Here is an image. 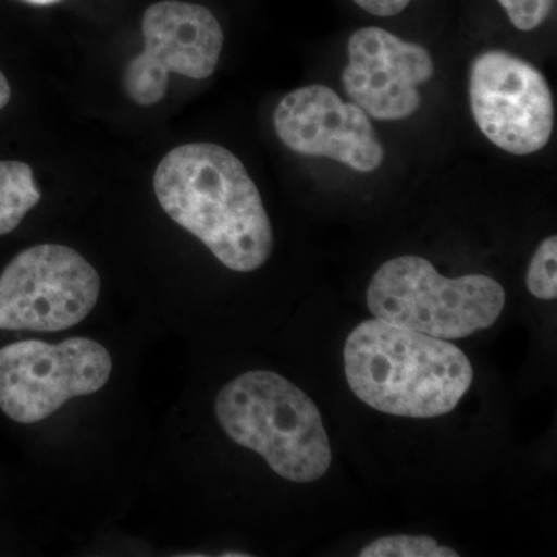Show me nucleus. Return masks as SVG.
<instances>
[{"instance_id": "obj_7", "label": "nucleus", "mask_w": 557, "mask_h": 557, "mask_svg": "<svg viewBox=\"0 0 557 557\" xmlns=\"http://www.w3.org/2000/svg\"><path fill=\"white\" fill-rule=\"evenodd\" d=\"M469 101L480 132L505 152L530 156L552 138L555 102L547 79L508 51L491 50L475 58Z\"/></svg>"}, {"instance_id": "obj_4", "label": "nucleus", "mask_w": 557, "mask_h": 557, "mask_svg": "<svg viewBox=\"0 0 557 557\" xmlns=\"http://www.w3.org/2000/svg\"><path fill=\"white\" fill-rule=\"evenodd\" d=\"M505 300L504 287L493 277H445L420 256L383 263L368 288V307L375 319L446 341L493 327Z\"/></svg>"}, {"instance_id": "obj_3", "label": "nucleus", "mask_w": 557, "mask_h": 557, "mask_svg": "<svg viewBox=\"0 0 557 557\" xmlns=\"http://www.w3.org/2000/svg\"><path fill=\"white\" fill-rule=\"evenodd\" d=\"M214 409L225 434L262 456L278 478L311 483L329 471L332 446L321 412L284 376L244 373L219 392Z\"/></svg>"}, {"instance_id": "obj_10", "label": "nucleus", "mask_w": 557, "mask_h": 557, "mask_svg": "<svg viewBox=\"0 0 557 557\" xmlns=\"http://www.w3.org/2000/svg\"><path fill=\"white\" fill-rule=\"evenodd\" d=\"M347 51L343 86L354 104L380 121L416 115L421 104L418 86L434 75V61L424 47L366 27L350 36Z\"/></svg>"}, {"instance_id": "obj_15", "label": "nucleus", "mask_w": 557, "mask_h": 557, "mask_svg": "<svg viewBox=\"0 0 557 557\" xmlns=\"http://www.w3.org/2000/svg\"><path fill=\"white\" fill-rule=\"evenodd\" d=\"M362 10L380 17L397 16L403 13L410 3V0H354Z\"/></svg>"}, {"instance_id": "obj_13", "label": "nucleus", "mask_w": 557, "mask_h": 557, "mask_svg": "<svg viewBox=\"0 0 557 557\" xmlns=\"http://www.w3.org/2000/svg\"><path fill=\"white\" fill-rule=\"evenodd\" d=\"M557 237L542 242L531 259L527 273L528 292L534 298L555 300L557 298Z\"/></svg>"}, {"instance_id": "obj_17", "label": "nucleus", "mask_w": 557, "mask_h": 557, "mask_svg": "<svg viewBox=\"0 0 557 557\" xmlns=\"http://www.w3.org/2000/svg\"><path fill=\"white\" fill-rule=\"evenodd\" d=\"M24 2L30 3V5L47 7L61 2V0H24Z\"/></svg>"}, {"instance_id": "obj_9", "label": "nucleus", "mask_w": 557, "mask_h": 557, "mask_svg": "<svg viewBox=\"0 0 557 557\" xmlns=\"http://www.w3.org/2000/svg\"><path fill=\"white\" fill-rule=\"evenodd\" d=\"M274 131L293 152L324 157L358 172L379 170L384 149L368 113L330 87H300L278 102Z\"/></svg>"}, {"instance_id": "obj_6", "label": "nucleus", "mask_w": 557, "mask_h": 557, "mask_svg": "<svg viewBox=\"0 0 557 557\" xmlns=\"http://www.w3.org/2000/svg\"><path fill=\"white\" fill-rule=\"evenodd\" d=\"M100 293V274L78 251L36 245L0 274V330H67L89 317Z\"/></svg>"}, {"instance_id": "obj_12", "label": "nucleus", "mask_w": 557, "mask_h": 557, "mask_svg": "<svg viewBox=\"0 0 557 557\" xmlns=\"http://www.w3.org/2000/svg\"><path fill=\"white\" fill-rule=\"evenodd\" d=\"M361 557H457L456 549L443 547L429 536L380 537L359 553Z\"/></svg>"}, {"instance_id": "obj_14", "label": "nucleus", "mask_w": 557, "mask_h": 557, "mask_svg": "<svg viewBox=\"0 0 557 557\" xmlns=\"http://www.w3.org/2000/svg\"><path fill=\"white\" fill-rule=\"evenodd\" d=\"M520 32H533L552 16L556 0H498Z\"/></svg>"}, {"instance_id": "obj_18", "label": "nucleus", "mask_w": 557, "mask_h": 557, "mask_svg": "<svg viewBox=\"0 0 557 557\" xmlns=\"http://www.w3.org/2000/svg\"><path fill=\"white\" fill-rule=\"evenodd\" d=\"M223 557H230V556H249V555H244V553H223L222 555Z\"/></svg>"}, {"instance_id": "obj_1", "label": "nucleus", "mask_w": 557, "mask_h": 557, "mask_svg": "<svg viewBox=\"0 0 557 557\" xmlns=\"http://www.w3.org/2000/svg\"><path fill=\"white\" fill-rule=\"evenodd\" d=\"M160 207L226 269L249 273L273 252V228L256 183L233 152L212 143L172 149L153 175Z\"/></svg>"}, {"instance_id": "obj_8", "label": "nucleus", "mask_w": 557, "mask_h": 557, "mask_svg": "<svg viewBox=\"0 0 557 557\" xmlns=\"http://www.w3.org/2000/svg\"><path fill=\"white\" fill-rule=\"evenodd\" d=\"M145 50L127 64L124 90L138 106H153L166 94L170 73L207 79L222 54V27L203 5L163 0L146 10L141 22Z\"/></svg>"}, {"instance_id": "obj_11", "label": "nucleus", "mask_w": 557, "mask_h": 557, "mask_svg": "<svg viewBox=\"0 0 557 557\" xmlns=\"http://www.w3.org/2000/svg\"><path fill=\"white\" fill-rule=\"evenodd\" d=\"M39 200L32 168L22 161H0V236L16 230Z\"/></svg>"}, {"instance_id": "obj_16", "label": "nucleus", "mask_w": 557, "mask_h": 557, "mask_svg": "<svg viewBox=\"0 0 557 557\" xmlns=\"http://www.w3.org/2000/svg\"><path fill=\"white\" fill-rule=\"evenodd\" d=\"M11 98V87L9 81H7L5 75L0 72V110L5 108L9 104Z\"/></svg>"}, {"instance_id": "obj_5", "label": "nucleus", "mask_w": 557, "mask_h": 557, "mask_svg": "<svg viewBox=\"0 0 557 557\" xmlns=\"http://www.w3.org/2000/svg\"><path fill=\"white\" fill-rule=\"evenodd\" d=\"M112 369L108 348L95 339L10 344L0 348V409L16 423H38L69 399L97 394Z\"/></svg>"}, {"instance_id": "obj_2", "label": "nucleus", "mask_w": 557, "mask_h": 557, "mask_svg": "<svg viewBox=\"0 0 557 557\" xmlns=\"http://www.w3.org/2000/svg\"><path fill=\"white\" fill-rule=\"evenodd\" d=\"M344 370L362 403L395 417L446 416L474 381L471 361L453 343L380 319L351 330L344 346Z\"/></svg>"}]
</instances>
